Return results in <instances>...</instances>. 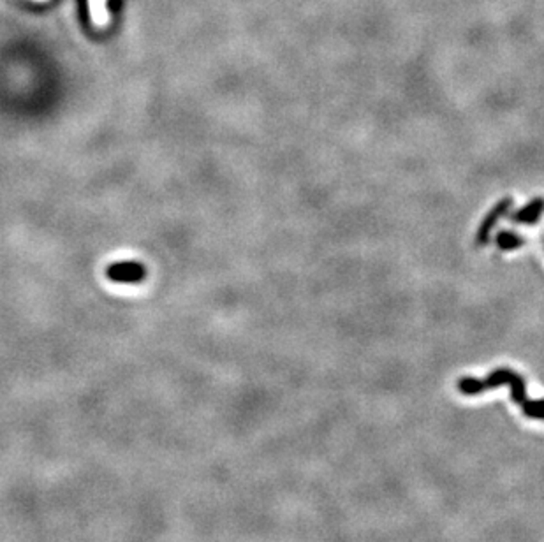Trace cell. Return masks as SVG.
I'll return each instance as SVG.
<instances>
[{
	"mask_svg": "<svg viewBox=\"0 0 544 542\" xmlns=\"http://www.w3.org/2000/svg\"><path fill=\"white\" fill-rule=\"evenodd\" d=\"M500 386L511 387V400L514 404L525 405L527 404V391H525V379L520 373L513 372L509 368H497L495 372L490 373L485 379H474V377H464L458 380L457 387L460 393L467 395V397H474V395H481L488 390H495Z\"/></svg>",
	"mask_w": 544,
	"mask_h": 542,
	"instance_id": "1",
	"label": "cell"
},
{
	"mask_svg": "<svg viewBox=\"0 0 544 542\" xmlns=\"http://www.w3.org/2000/svg\"><path fill=\"white\" fill-rule=\"evenodd\" d=\"M511 206H513V199L504 198L502 201H499L492 210H490L488 215L485 217V220H483L481 226H479L478 233H476V245H478V247H485V245L488 243L490 234H492L495 224L499 222L507 212H509Z\"/></svg>",
	"mask_w": 544,
	"mask_h": 542,
	"instance_id": "2",
	"label": "cell"
},
{
	"mask_svg": "<svg viewBox=\"0 0 544 542\" xmlns=\"http://www.w3.org/2000/svg\"><path fill=\"white\" fill-rule=\"evenodd\" d=\"M544 213V199L536 198L528 205L520 208L518 212L511 213L509 220L514 224H536Z\"/></svg>",
	"mask_w": 544,
	"mask_h": 542,
	"instance_id": "3",
	"label": "cell"
},
{
	"mask_svg": "<svg viewBox=\"0 0 544 542\" xmlns=\"http://www.w3.org/2000/svg\"><path fill=\"white\" fill-rule=\"evenodd\" d=\"M109 277L116 282H136L143 277V268L134 263H123L109 270Z\"/></svg>",
	"mask_w": 544,
	"mask_h": 542,
	"instance_id": "4",
	"label": "cell"
},
{
	"mask_svg": "<svg viewBox=\"0 0 544 542\" xmlns=\"http://www.w3.org/2000/svg\"><path fill=\"white\" fill-rule=\"evenodd\" d=\"M495 241H497V247H499L500 251H514V248L518 247H524L525 243L524 238L511 233V231H500V233L497 234Z\"/></svg>",
	"mask_w": 544,
	"mask_h": 542,
	"instance_id": "5",
	"label": "cell"
},
{
	"mask_svg": "<svg viewBox=\"0 0 544 542\" xmlns=\"http://www.w3.org/2000/svg\"><path fill=\"white\" fill-rule=\"evenodd\" d=\"M521 410L531 419L544 421V400H527V404L521 405Z\"/></svg>",
	"mask_w": 544,
	"mask_h": 542,
	"instance_id": "6",
	"label": "cell"
}]
</instances>
